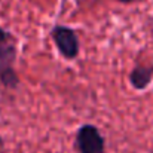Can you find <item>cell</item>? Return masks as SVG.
Wrapping results in <instances>:
<instances>
[{"instance_id": "obj_1", "label": "cell", "mask_w": 153, "mask_h": 153, "mask_svg": "<svg viewBox=\"0 0 153 153\" xmlns=\"http://www.w3.org/2000/svg\"><path fill=\"white\" fill-rule=\"evenodd\" d=\"M74 147L79 153H105V141L95 125L85 123L76 132Z\"/></svg>"}, {"instance_id": "obj_2", "label": "cell", "mask_w": 153, "mask_h": 153, "mask_svg": "<svg viewBox=\"0 0 153 153\" xmlns=\"http://www.w3.org/2000/svg\"><path fill=\"white\" fill-rule=\"evenodd\" d=\"M52 39L59 53L65 59H74L79 55L80 45H79V37L74 30L64 25H55L52 30Z\"/></svg>"}, {"instance_id": "obj_3", "label": "cell", "mask_w": 153, "mask_h": 153, "mask_svg": "<svg viewBox=\"0 0 153 153\" xmlns=\"http://www.w3.org/2000/svg\"><path fill=\"white\" fill-rule=\"evenodd\" d=\"M16 58V39L9 31L0 28V70L12 67Z\"/></svg>"}, {"instance_id": "obj_4", "label": "cell", "mask_w": 153, "mask_h": 153, "mask_svg": "<svg viewBox=\"0 0 153 153\" xmlns=\"http://www.w3.org/2000/svg\"><path fill=\"white\" fill-rule=\"evenodd\" d=\"M152 79H153L152 67L138 65V67H135V68L131 71V74H129V82H131V85H132L135 89H138V91L146 89V88L150 85Z\"/></svg>"}, {"instance_id": "obj_5", "label": "cell", "mask_w": 153, "mask_h": 153, "mask_svg": "<svg viewBox=\"0 0 153 153\" xmlns=\"http://www.w3.org/2000/svg\"><path fill=\"white\" fill-rule=\"evenodd\" d=\"M0 82L3 86L9 88V89H15L19 83V77L16 74V71L13 70V67H6L0 70Z\"/></svg>"}, {"instance_id": "obj_6", "label": "cell", "mask_w": 153, "mask_h": 153, "mask_svg": "<svg viewBox=\"0 0 153 153\" xmlns=\"http://www.w3.org/2000/svg\"><path fill=\"white\" fill-rule=\"evenodd\" d=\"M117 1H120V3H125V4H129V3H132V1H135V0H117Z\"/></svg>"}, {"instance_id": "obj_7", "label": "cell", "mask_w": 153, "mask_h": 153, "mask_svg": "<svg viewBox=\"0 0 153 153\" xmlns=\"http://www.w3.org/2000/svg\"><path fill=\"white\" fill-rule=\"evenodd\" d=\"M3 146H4V141H3V138L0 137V149H3Z\"/></svg>"}]
</instances>
